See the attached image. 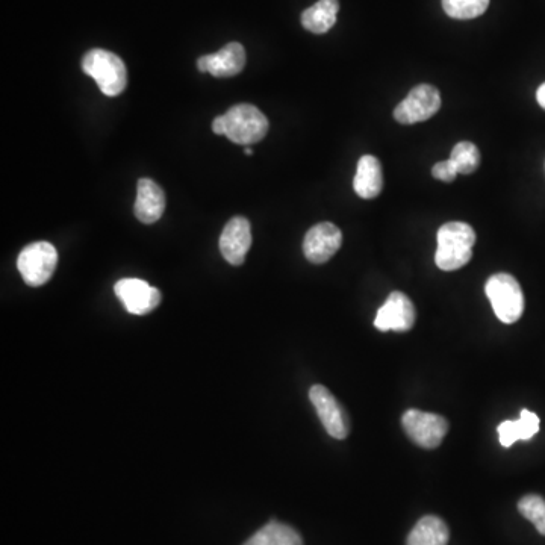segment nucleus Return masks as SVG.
I'll return each instance as SVG.
<instances>
[{
    "label": "nucleus",
    "mask_w": 545,
    "mask_h": 545,
    "mask_svg": "<svg viewBox=\"0 0 545 545\" xmlns=\"http://www.w3.org/2000/svg\"><path fill=\"white\" fill-rule=\"evenodd\" d=\"M435 262L444 271H455L467 265L473 256L476 232L468 223L450 222L438 231Z\"/></svg>",
    "instance_id": "1"
},
{
    "label": "nucleus",
    "mask_w": 545,
    "mask_h": 545,
    "mask_svg": "<svg viewBox=\"0 0 545 545\" xmlns=\"http://www.w3.org/2000/svg\"><path fill=\"white\" fill-rule=\"evenodd\" d=\"M82 70L99 85L105 96L116 97L128 85V70L122 58L116 53L103 49H93L85 53Z\"/></svg>",
    "instance_id": "2"
},
{
    "label": "nucleus",
    "mask_w": 545,
    "mask_h": 545,
    "mask_svg": "<svg viewBox=\"0 0 545 545\" xmlns=\"http://www.w3.org/2000/svg\"><path fill=\"white\" fill-rule=\"evenodd\" d=\"M485 293L500 321L512 324L520 320L524 312V294L514 276L508 273L491 276L486 282Z\"/></svg>",
    "instance_id": "3"
},
{
    "label": "nucleus",
    "mask_w": 545,
    "mask_h": 545,
    "mask_svg": "<svg viewBox=\"0 0 545 545\" xmlns=\"http://www.w3.org/2000/svg\"><path fill=\"white\" fill-rule=\"evenodd\" d=\"M225 122L226 137L241 146L259 143L268 132L267 117L249 103L232 106L225 114Z\"/></svg>",
    "instance_id": "4"
},
{
    "label": "nucleus",
    "mask_w": 545,
    "mask_h": 545,
    "mask_svg": "<svg viewBox=\"0 0 545 545\" xmlns=\"http://www.w3.org/2000/svg\"><path fill=\"white\" fill-rule=\"evenodd\" d=\"M58 252L47 241L29 244L17 258V268L23 281L29 287H41L47 284L57 270Z\"/></svg>",
    "instance_id": "5"
},
{
    "label": "nucleus",
    "mask_w": 545,
    "mask_h": 545,
    "mask_svg": "<svg viewBox=\"0 0 545 545\" xmlns=\"http://www.w3.org/2000/svg\"><path fill=\"white\" fill-rule=\"evenodd\" d=\"M402 424L409 440L427 450L440 447L449 430V421L446 418L430 414V412L418 411V409L406 411L403 414Z\"/></svg>",
    "instance_id": "6"
},
{
    "label": "nucleus",
    "mask_w": 545,
    "mask_h": 545,
    "mask_svg": "<svg viewBox=\"0 0 545 545\" xmlns=\"http://www.w3.org/2000/svg\"><path fill=\"white\" fill-rule=\"evenodd\" d=\"M441 108L438 88L429 84L417 85L394 109V119L402 125H415L432 119Z\"/></svg>",
    "instance_id": "7"
},
{
    "label": "nucleus",
    "mask_w": 545,
    "mask_h": 545,
    "mask_svg": "<svg viewBox=\"0 0 545 545\" xmlns=\"http://www.w3.org/2000/svg\"><path fill=\"white\" fill-rule=\"evenodd\" d=\"M309 399H311L326 432L332 438L346 440L350 432L349 415L338 403V400L332 396L331 391L323 385H314L309 391Z\"/></svg>",
    "instance_id": "8"
},
{
    "label": "nucleus",
    "mask_w": 545,
    "mask_h": 545,
    "mask_svg": "<svg viewBox=\"0 0 545 545\" xmlns=\"http://www.w3.org/2000/svg\"><path fill=\"white\" fill-rule=\"evenodd\" d=\"M417 318L414 303L406 294L394 291L388 296L387 302L377 311L374 326L380 332H408L411 331Z\"/></svg>",
    "instance_id": "9"
},
{
    "label": "nucleus",
    "mask_w": 545,
    "mask_h": 545,
    "mask_svg": "<svg viewBox=\"0 0 545 545\" xmlns=\"http://www.w3.org/2000/svg\"><path fill=\"white\" fill-rule=\"evenodd\" d=\"M343 244V234L334 223H318L306 232L303 253L312 264L329 261Z\"/></svg>",
    "instance_id": "10"
},
{
    "label": "nucleus",
    "mask_w": 545,
    "mask_h": 545,
    "mask_svg": "<svg viewBox=\"0 0 545 545\" xmlns=\"http://www.w3.org/2000/svg\"><path fill=\"white\" fill-rule=\"evenodd\" d=\"M114 291L126 311L134 315L149 314L161 303V293L158 288L150 287L146 281H141V279H122L117 282Z\"/></svg>",
    "instance_id": "11"
},
{
    "label": "nucleus",
    "mask_w": 545,
    "mask_h": 545,
    "mask_svg": "<svg viewBox=\"0 0 545 545\" xmlns=\"http://www.w3.org/2000/svg\"><path fill=\"white\" fill-rule=\"evenodd\" d=\"M220 252L231 265H241L246 261L252 247V229L246 217L231 218L220 235Z\"/></svg>",
    "instance_id": "12"
},
{
    "label": "nucleus",
    "mask_w": 545,
    "mask_h": 545,
    "mask_svg": "<svg viewBox=\"0 0 545 545\" xmlns=\"http://www.w3.org/2000/svg\"><path fill=\"white\" fill-rule=\"evenodd\" d=\"M246 66V50L243 44L229 43L212 55H205L197 60V69L202 73H211L215 78H231L240 75Z\"/></svg>",
    "instance_id": "13"
},
{
    "label": "nucleus",
    "mask_w": 545,
    "mask_h": 545,
    "mask_svg": "<svg viewBox=\"0 0 545 545\" xmlns=\"http://www.w3.org/2000/svg\"><path fill=\"white\" fill-rule=\"evenodd\" d=\"M166 211V194L152 179L143 178L137 184V200H135V217L144 225L158 222Z\"/></svg>",
    "instance_id": "14"
},
{
    "label": "nucleus",
    "mask_w": 545,
    "mask_h": 545,
    "mask_svg": "<svg viewBox=\"0 0 545 545\" xmlns=\"http://www.w3.org/2000/svg\"><path fill=\"white\" fill-rule=\"evenodd\" d=\"M355 193L362 199H374L382 193L384 175L382 164L373 155H364L358 162L355 179H353Z\"/></svg>",
    "instance_id": "15"
},
{
    "label": "nucleus",
    "mask_w": 545,
    "mask_h": 545,
    "mask_svg": "<svg viewBox=\"0 0 545 545\" xmlns=\"http://www.w3.org/2000/svg\"><path fill=\"white\" fill-rule=\"evenodd\" d=\"M539 417L533 412L523 409L521 411L520 418L518 420H508L503 421L499 427H497V432L500 436V444L506 449L512 446V444L517 443V441H529L532 440L533 436L539 432Z\"/></svg>",
    "instance_id": "16"
},
{
    "label": "nucleus",
    "mask_w": 545,
    "mask_h": 545,
    "mask_svg": "<svg viewBox=\"0 0 545 545\" xmlns=\"http://www.w3.org/2000/svg\"><path fill=\"white\" fill-rule=\"evenodd\" d=\"M340 2L338 0H318L317 4L303 11L302 26L312 34H326L337 23Z\"/></svg>",
    "instance_id": "17"
},
{
    "label": "nucleus",
    "mask_w": 545,
    "mask_h": 545,
    "mask_svg": "<svg viewBox=\"0 0 545 545\" xmlns=\"http://www.w3.org/2000/svg\"><path fill=\"white\" fill-rule=\"evenodd\" d=\"M449 527L441 518L427 515L421 518L406 539V545H447Z\"/></svg>",
    "instance_id": "18"
},
{
    "label": "nucleus",
    "mask_w": 545,
    "mask_h": 545,
    "mask_svg": "<svg viewBox=\"0 0 545 545\" xmlns=\"http://www.w3.org/2000/svg\"><path fill=\"white\" fill-rule=\"evenodd\" d=\"M244 545H303L302 536L287 524L271 521Z\"/></svg>",
    "instance_id": "19"
},
{
    "label": "nucleus",
    "mask_w": 545,
    "mask_h": 545,
    "mask_svg": "<svg viewBox=\"0 0 545 545\" xmlns=\"http://www.w3.org/2000/svg\"><path fill=\"white\" fill-rule=\"evenodd\" d=\"M449 159L453 162V166L456 167L459 175H471L480 166L479 149H477L476 144L470 143V141H462V143L456 144Z\"/></svg>",
    "instance_id": "20"
},
{
    "label": "nucleus",
    "mask_w": 545,
    "mask_h": 545,
    "mask_svg": "<svg viewBox=\"0 0 545 545\" xmlns=\"http://www.w3.org/2000/svg\"><path fill=\"white\" fill-rule=\"evenodd\" d=\"M489 7V0H443L447 16L456 20H471L482 16Z\"/></svg>",
    "instance_id": "21"
},
{
    "label": "nucleus",
    "mask_w": 545,
    "mask_h": 545,
    "mask_svg": "<svg viewBox=\"0 0 545 545\" xmlns=\"http://www.w3.org/2000/svg\"><path fill=\"white\" fill-rule=\"evenodd\" d=\"M518 511L530 523L535 524L536 530L545 536V500L536 494H529L518 502Z\"/></svg>",
    "instance_id": "22"
},
{
    "label": "nucleus",
    "mask_w": 545,
    "mask_h": 545,
    "mask_svg": "<svg viewBox=\"0 0 545 545\" xmlns=\"http://www.w3.org/2000/svg\"><path fill=\"white\" fill-rule=\"evenodd\" d=\"M432 175L433 178L440 179V181L452 182L455 181L459 173L456 167L453 166V162L447 159V161L438 162L433 166Z\"/></svg>",
    "instance_id": "23"
},
{
    "label": "nucleus",
    "mask_w": 545,
    "mask_h": 545,
    "mask_svg": "<svg viewBox=\"0 0 545 545\" xmlns=\"http://www.w3.org/2000/svg\"><path fill=\"white\" fill-rule=\"evenodd\" d=\"M212 131L217 135H225L226 132V122L225 116L215 117L214 122H212Z\"/></svg>",
    "instance_id": "24"
},
{
    "label": "nucleus",
    "mask_w": 545,
    "mask_h": 545,
    "mask_svg": "<svg viewBox=\"0 0 545 545\" xmlns=\"http://www.w3.org/2000/svg\"><path fill=\"white\" fill-rule=\"evenodd\" d=\"M536 100H538L541 108L545 109V82L538 88V91H536Z\"/></svg>",
    "instance_id": "25"
},
{
    "label": "nucleus",
    "mask_w": 545,
    "mask_h": 545,
    "mask_svg": "<svg viewBox=\"0 0 545 545\" xmlns=\"http://www.w3.org/2000/svg\"><path fill=\"white\" fill-rule=\"evenodd\" d=\"M244 153H246V155H253V149H252V147H250V146H244Z\"/></svg>",
    "instance_id": "26"
}]
</instances>
